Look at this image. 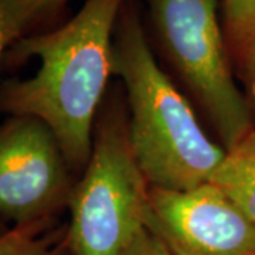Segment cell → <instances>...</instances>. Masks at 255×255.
Masks as SVG:
<instances>
[{
	"label": "cell",
	"mask_w": 255,
	"mask_h": 255,
	"mask_svg": "<svg viewBox=\"0 0 255 255\" xmlns=\"http://www.w3.org/2000/svg\"><path fill=\"white\" fill-rule=\"evenodd\" d=\"M122 3L87 0L65 24L23 37L4 54L9 65L36 57L40 68L31 78L0 84V111L43 121L77 169L91 157L94 118L114 75L112 33Z\"/></svg>",
	"instance_id": "cell-1"
},
{
	"label": "cell",
	"mask_w": 255,
	"mask_h": 255,
	"mask_svg": "<svg viewBox=\"0 0 255 255\" xmlns=\"http://www.w3.org/2000/svg\"><path fill=\"white\" fill-rule=\"evenodd\" d=\"M112 70L127 88L128 137L149 186L190 190L209 183L226 149L210 139L187 100L160 70L133 13L121 18Z\"/></svg>",
	"instance_id": "cell-2"
},
{
	"label": "cell",
	"mask_w": 255,
	"mask_h": 255,
	"mask_svg": "<svg viewBox=\"0 0 255 255\" xmlns=\"http://www.w3.org/2000/svg\"><path fill=\"white\" fill-rule=\"evenodd\" d=\"M149 183L137 164L127 128H98L90 162L70 199L67 243L73 255H125L147 227Z\"/></svg>",
	"instance_id": "cell-3"
},
{
	"label": "cell",
	"mask_w": 255,
	"mask_h": 255,
	"mask_svg": "<svg viewBox=\"0 0 255 255\" xmlns=\"http://www.w3.org/2000/svg\"><path fill=\"white\" fill-rule=\"evenodd\" d=\"M166 53L207 111L228 149L253 129L250 108L233 78L217 16L219 0H149Z\"/></svg>",
	"instance_id": "cell-4"
},
{
	"label": "cell",
	"mask_w": 255,
	"mask_h": 255,
	"mask_svg": "<svg viewBox=\"0 0 255 255\" xmlns=\"http://www.w3.org/2000/svg\"><path fill=\"white\" fill-rule=\"evenodd\" d=\"M68 162L54 133L34 117H11L0 128V221L44 223L70 203Z\"/></svg>",
	"instance_id": "cell-5"
},
{
	"label": "cell",
	"mask_w": 255,
	"mask_h": 255,
	"mask_svg": "<svg viewBox=\"0 0 255 255\" xmlns=\"http://www.w3.org/2000/svg\"><path fill=\"white\" fill-rule=\"evenodd\" d=\"M147 227L176 255H255V224L211 183L150 186Z\"/></svg>",
	"instance_id": "cell-6"
},
{
	"label": "cell",
	"mask_w": 255,
	"mask_h": 255,
	"mask_svg": "<svg viewBox=\"0 0 255 255\" xmlns=\"http://www.w3.org/2000/svg\"><path fill=\"white\" fill-rule=\"evenodd\" d=\"M209 183L255 224V128L226 149Z\"/></svg>",
	"instance_id": "cell-7"
},
{
	"label": "cell",
	"mask_w": 255,
	"mask_h": 255,
	"mask_svg": "<svg viewBox=\"0 0 255 255\" xmlns=\"http://www.w3.org/2000/svg\"><path fill=\"white\" fill-rule=\"evenodd\" d=\"M67 0H0V17L9 47L23 37L36 34L37 28L54 17Z\"/></svg>",
	"instance_id": "cell-8"
},
{
	"label": "cell",
	"mask_w": 255,
	"mask_h": 255,
	"mask_svg": "<svg viewBox=\"0 0 255 255\" xmlns=\"http://www.w3.org/2000/svg\"><path fill=\"white\" fill-rule=\"evenodd\" d=\"M44 223L18 226L0 236V255H57L51 237L44 236Z\"/></svg>",
	"instance_id": "cell-9"
},
{
	"label": "cell",
	"mask_w": 255,
	"mask_h": 255,
	"mask_svg": "<svg viewBox=\"0 0 255 255\" xmlns=\"http://www.w3.org/2000/svg\"><path fill=\"white\" fill-rule=\"evenodd\" d=\"M228 37L241 55L255 33V0H223Z\"/></svg>",
	"instance_id": "cell-10"
},
{
	"label": "cell",
	"mask_w": 255,
	"mask_h": 255,
	"mask_svg": "<svg viewBox=\"0 0 255 255\" xmlns=\"http://www.w3.org/2000/svg\"><path fill=\"white\" fill-rule=\"evenodd\" d=\"M125 255H176L163 243V240L156 236L149 227L143 228L132 244L129 246Z\"/></svg>",
	"instance_id": "cell-11"
},
{
	"label": "cell",
	"mask_w": 255,
	"mask_h": 255,
	"mask_svg": "<svg viewBox=\"0 0 255 255\" xmlns=\"http://www.w3.org/2000/svg\"><path fill=\"white\" fill-rule=\"evenodd\" d=\"M244 57V67H246V82L248 92L255 101V33L250 44L247 47Z\"/></svg>",
	"instance_id": "cell-12"
},
{
	"label": "cell",
	"mask_w": 255,
	"mask_h": 255,
	"mask_svg": "<svg viewBox=\"0 0 255 255\" xmlns=\"http://www.w3.org/2000/svg\"><path fill=\"white\" fill-rule=\"evenodd\" d=\"M9 48V41H7V36H6V30H4V24L0 17V67L4 60V54Z\"/></svg>",
	"instance_id": "cell-13"
},
{
	"label": "cell",
	"mask_w": 255,
	"mask_h": 255,
	"mask_svg": "<svg viewBox=\"0 0 255 255\" xmlns=\"http://www.w3.org/2000/svg\"><path fill=\"white\" fill-rule=\"evenodd\" d=\"M6 231H7V228H6V226H4V223H3V221H0V236H3Z\"/></svg>",
	"instance_id": "cell-14"
}]
</instances>
